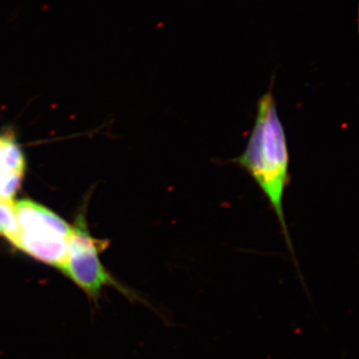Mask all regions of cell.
Returning a JSON list of instances; mask_svg holds the SVG:
<instances>
[{"label": "cell", "mask_w": 359, "mask_h": 359, "mask_svg": "<svg viewBox=\"0 0 359 359\" xmlns=\"http://www.w3.org/2000/svg\"><path fill=\"white\" fill-rule=\"evenodd\" d=\"M68 254L60 271L83 290L92 299H98L106 287H115L129 299H141L139 295L117 282L106 269L100 259L104 244L89 233L86 221L82 215L77 217L72 226Z\"/></svg>", "instance_id": "3"}, {"label": "cell", "mask_w": 359, "mask_h": 359, "mask_svg": "<svg viewBox=\"0 0 359 359\" xmlns=\"http://www.w3.org/2000/svg\"><path fill=\"white\" fill-rule=\"evenodd\" d=\"M233 163L245 170L264 193L280 223L287 248L294 257L283 212V198L290 182L289 146L271 90L259 98L249 141L244 152L235 158Z\"/></svg>", "instance_id": "1"}, {"label": "cell", "mask_w": 359, "mask_h": 359, "mask_svg": "<svg viewBox=\"0 0 359 359\" xmlns=\"http://www.w3.org/2000/svg\"><path fill=\"white\" fill-rule=\"evenodd\" d=\"M18 226L13 200L0 198V236L15 245L18 240Z\"/></svg>", "instance_id": "5"}, {"label": "cell", "mask_w": 359, "mask_h": 359, "mask_svg": "<svg viewBox=\"0 0 359 359\" xmlns=\"http://www.w3.org/2000/svg\"><path fill=\"white\" fill-rule=\"evenodd\" d=\"M22 151L11 135L0 136V198L13 200L25 175Z\"/></svg>", "instance_id": "4"}, {"label": "cell", "mask_w": 359, "mask_h": 359, "mask_svg": "<svg viewBox=\"0 0 359 359\" xmlns=\"http://www.w3.org/2000/svg\"><path fill=\"white\" fill-rule=\"evenodd\" d=\"M18 233L16 249L60 271L73 228L48 208L32 200L14 202Z\"/></svg>", "instance_id": "2"}]
</instances>
